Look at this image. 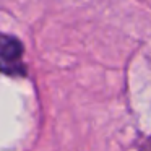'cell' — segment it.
<instances>
[{"label":"cell","mask_w":151,"mask_h":151,"mask_svg":"<svg viewBox=\"0 0 151 151\" xmlns=\"http://www.w3.org/2000/svg\"><path fill=\"white\" fill-rule=\"evenodd\" d=\"M0 72L12 76L24 75L23 44L8 34H0Z\"/></svg>","instance_id":"6da1fadb"}]
</instances>
